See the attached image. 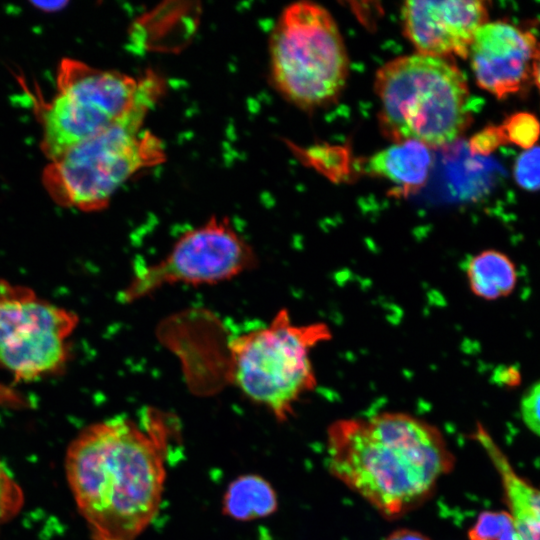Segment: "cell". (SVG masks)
Instances as JSON below:
<instances>
[{"mask_svg":"<svg viewBox=\"0 0 540 540\" xmlns=\"http://www.w3.org/2000/svg\"><path fill=\"white\" fill-rule=\"evenodd\" d=\"M514 177L522 188L540 190V147H532L517 158Z\"/></svg>","mask_w":540,"mask_h":540,"instance_id":"d6986e66","label":"cell"},{"mask_svg":"<svg viewBox=\"0 0 540 540\" xmlns=\"http://www.w3.org/2000/svg\"><path fill=\"white\" fill-rule=\"evenodd\" d=\"M471 291L486 300L509 295L517 282L515 265L504 253L484 250L473 256L466 266Z\"/></svg>","mask_w":540,"mask_h":540,"instance_id":"9a60e30c","label":"cell"},{"mask_svg":"<svg viewBox=\"0 0 540 540\" xmlns=\"http://www.w3.org/2000/svg\"><path fill=\"white\" fill-rule=\"evenodd\" d=\"M23 502L20 486L0 460V527L16 516Z\"/></svg>","mask_w":540,"mask_h":540,"instance_id":"ac0fdd59","label":"cell"},{"mask_svg":"<svg viewBox=\"0 0 540 540\" xmlns=\"http://www.w3.org/2000/svg\"><path fill=\"white\" fill-rule=\"evenodd\" d=\"M487 18L482 1L414 0L401 8L404 33L418 53L442 58L467 57L475 33Z\"/></svg>","mask_w":540,"mask_h":540,"instance_id":"8fae6325","label":"cell"},{"mask_svg":"<svg viewBox=\"0 0 540 540\" xmlns=\"http://www.w3.org/2000/svg\"><path fill=\"white\" fill-rule=\"evenodd\" d=\"M521 415L526 426L540 436V381L524 394L521 400Z\"/></svg>","mask_w":540,"mask_h":540,"instance_id":"ffe728a7","label":"cell"},{"mask_svg":"<svg viewBox=\"0 0 540 540\" xmlns=\"http://www.w3.org/2000/svg\"><path fill=\"white\" fill-rule=\"evenodd\" d=\"M257 264L254 248L228 219L212 217L184 232L159 260L136 265L120 301L132 303L174 284H218Z\"/></svg>","mask_w":540,"mask_h":540,"instance_id":"ba28073f","label":"cell"},{"mask_svg":"<svg viewBox=\"0 0 540 540\" xmlns=\"http://www.w3.org/2000/svg\"><path fill=\"white\" fill-rule=\"evenodd\" d=\"M57 88L43 114L41 149L50 161L130 116L148 114L163 87L154 73L134 78L65 58Z\"/></svg>","mask_w":540,"mask_h":540,"instance_id":"5b68a950","label":"cell"},{"mask_svg":"<svg viewBox=\"0 0 540 540\" xmlns=\"http://www.w3.org/2000/svg\"><path fill=\"white\" fill-rule=\"evenodd\" d=\"M165 415L90 424L69 445L67 481L92 540H136L158 512L166 478Z\"/></svg>","mask_w":540,"mask_h":540,"instance_id":"6da1fadb","label":"cell"},{"mask_svg":"<svg viewBox=\"0 0 540 540\" xmlns=\"http://www.w3.org/2000/svg\"><path fill=\"white\" fill-rule=\"evenodd\" d=\"M539 47L529 31L505 21L485 23L468 52L477 84L497 98L526 89L533 80Z\"/></svg>","mask_w":540,"mask_h":540,"instance_id":"30bf717a","label":"cell"},{"mask_svg":"<svg viewBox=\"0 0 540 540\" xmlns=\"http://www.w3.org/2000/svg\"><path fill=\"white\" fill-rule=\"evenodd\" d=\"M499 540H520L514 527H510Z\"/></svg>","mask_w":540,"mask_h":540,"instance_id":"d4e9b609","label":"cell"},{"mask_svg":"<svg viewBox=\"0 0 540 540\" xmlns=\"http://www.w3.org/2000/svg\"><path fill=\"white\" fill-rule=\"evenodd\" d=\"M505 143L507 142L501 126H489L472 139L471 147L477 153L487 154Z\"/></svg>","mask_w":540,"mask_h":540,"instance_id":"44dd1931","label":"cell"},{"mask_svg":"<svg viewBox=\"0 0 540 540\" xmlns=\"http://www.w3.org/2000/svg\"><path fill=\"white\" fill-rule=\"evenodd\" d=\"M384 540H431L420 531L410 528H399L388 534Z\"/></svg>","mask_w":540,"mask_h":540,"instance_id":"7402d4cb","label":"cell"},{"mask_svg":"<svg viewBox=\"0 0 540 540\" xmlns=\"http://www.w3.org/2000/svg\"><path fill=\"white\" fill-rule=\"evenodd\" d=\"M77 324L74 312L0 279V368L16 380L33 381L63 369Z\"/></svg>","mask_w":540,"mask_h":540,"instance_id":"9c48e42d","label":"cell"},{"mask_svg":"<svg viewBox=\"0 0 540 540\" xmlns=\"http://www.w3.org/2000/svg\"><path fill=\"white\" fill-rule=\"evenodd\" d=\"M533 80L540 92V47L538 49L533 65Z\"/></svg>","mask_w":540,"mask_h":540,"instance_id":"cb8c5ba5","label":"cell"},{"mask_svg":"<svg viewBox=\"0 0 540 540\" xmlns=\"http://www.w3.org/2000/svg\"><path fill=\"white\" fill-rule=\"evenodd\" d=\"M31 4L42 11L45 12H56L59 10H62L67 4V1H61V0H48V1H33Z\"/></svg>","mask_w":540,"mask_h":540,"instance_id":"603a6c76","label":"cell"},{"mask_svg":"<svg viewBox=\"0 0 540 540\" xmlns=\"http://www.w3.org/2000/svg\"><path fill=\"white\" fill-rule=\"evenodd\" d=\"M130 116L67 149L42 176L52 199L85 212L106 208L118 188L143 169L165 160L160 139Z\"/></svg>","mask_w":540,"mask_h":540,"instance_id":"8992f818","label":"cell"},{"mask_svg":"<svg viewBox=\"0 0 540 540\" xmlns=\"http://www.w3.org/2000/svg\"><path fill=\"white\" fill-rule=\"evenodd\" d=\"M432 166L429 147L416 141L397 142L368 160L366 170L399 187L401 192L414 191L426 182Z\"/></svg>","mask_w":540,"mask_h":540,"instance_id":"4fadbf2b","label":"cell"},{"mask_svg":"<svg viewBox=\"0 0 540 540\" xmlns=\"http://www.w3.org/2000/svg\"><path fill=\"white\" fill-rule=\"evenodd\" d=\"M331 337L327 324H295L281 309L269 323L229 342L228 379L278 421H286L317 386L311 351Z\"/></svg>","mask_w":540,"mask_h":540,"instance_id":"277c9868","label":"cell"},{"mask_svg":"<svg viewBox=\"0 0 540 540\" xmlns=\"http://www.w3.org/2000/svg\"><path fill=\"white\" fill-rule=\"evenodd\" d=\"M329 473L379 514L395 519L424 504L455 466L441 430L399 411L342 418L328 426Z\"/></svg>","mask_w":540,"mask_h":540,"instance_id":"7a4b0ae2","label":"cell"},{"mask_svg":"<svg viewBox=\"0 0 540 540\" xmlns=\"http://www.w3.org/2000/svg\"><path fill=\"white\" fill-rule=\"evenodd\" d=\"M379 121L394 142H455L471 122L465 76L447 58L416 53L384 64L375 77Z\"/></svg>","mask_w":540,"mask_h":540,"instance_id":"3957f363","label":"cell"},{"mask_svg":"<svg viewBox=\"0 0 540 540\" xmlns=\"http://www.w3.org/2000/svg\"><path fill=\"white\" fill-rule=\"evenodd\" d=\"M472 437L482 446L497 470L513 527L520 540H540V487L534 486L511 466L486 429L478 424Z\"/></svg>","mask_w":540,"mask_h":540,"instance_id":"7c38bea8","label":"cell"},{"mask_svg":"<svg viewBox=\"0 0 540 540\" xmlns=\"http://www.w3.org/2000/svg\"><path fill=\"white\" fill-rule=\"evenodd\" d=\"M270 59L275 86L302 108L328 104L348 76V55L334 18L309 1L283 10L272 32Z\"/></svg>","mask_w":540,"mask_h":540,"instance_id":"52a82bcc","label":"cell"},{"mask_svg":"<svg viewBox=\"0 0 540 540\" xmlns=\"http://www.w3.org/2000/svg\"><path fill=\"white\" fill-rule=\"evenodd\" d=\"M278 507L277 494L263 477L245 474L233 480L223 497V512L238 521L267 517Z\"/></svg>","mask_w":540,"mask_h":540,"instance_id":"5bb4252c","label":"cell"},{"mask_svg":"<svg viewBox=\"0 0 540 540\" xmlns=\"http://www.w3.org/2000/svg\"><path fill=\"white\" fill-rule=\"evenodd\" d=\"M513 526L512 518L505 511H484L468 531V540H499Z\"/></svg>","mask_w":540,"mask_h":540,"instance_id":"e0dca14e","label":"cell"},{"mask_svg":"<svg viewBox=\"0 0 540 540\" xmlns=\"http://www.w3.org/2000/svg\"><path fill=\"white\" fill-rule=\"evenodd\" d=\"M506 142L521 148L530 149L540 136V123L537 118L527 112L510 115L501 125Z\"/></svg>","mask_w":540,"mask_h":540,"instance_id":"2e32d148","label":"cell"}]
</instances>
